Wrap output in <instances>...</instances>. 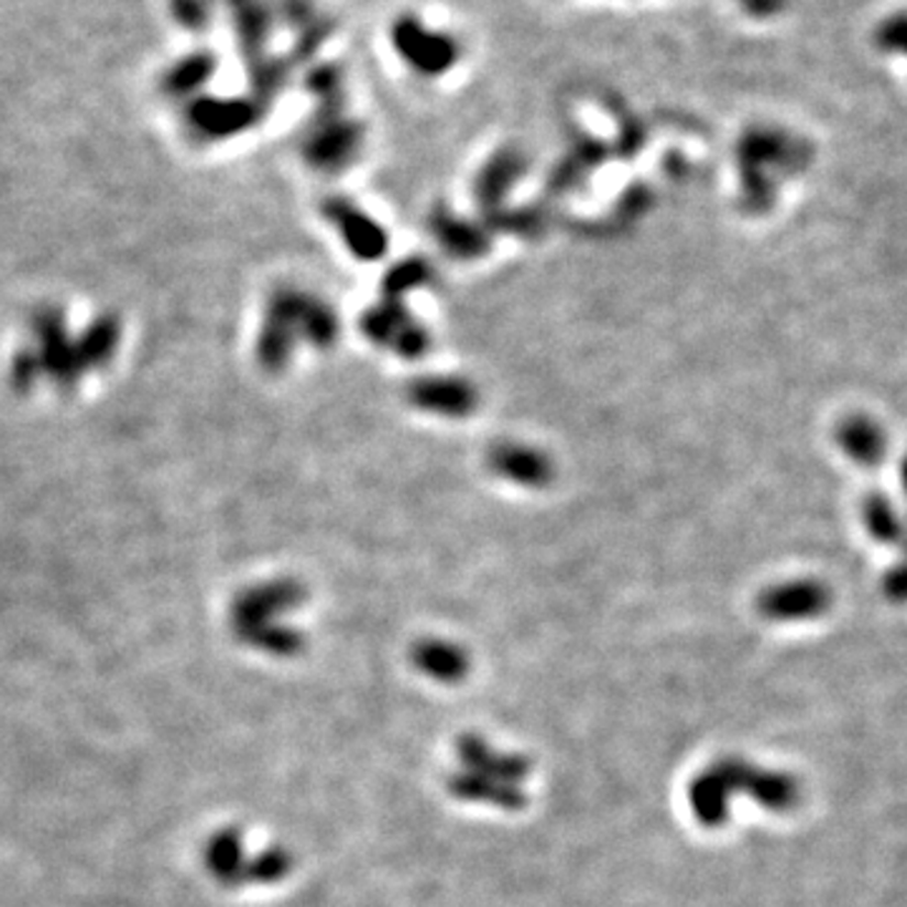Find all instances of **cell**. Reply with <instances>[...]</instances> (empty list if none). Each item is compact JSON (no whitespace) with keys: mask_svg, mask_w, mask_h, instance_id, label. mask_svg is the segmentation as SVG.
Masks as SVG:
<instances>
[{"mask_svg":"<svg viewBox=\"0 0 907 907\" xmlns=\"http://www.w3.org/2000/svg\"><path fill=\"white\" fill-rule=\"evenodd\" d=\"M736 794L752 797L758 807L774 815H789L801 805V784L789 772H776L739 756L719 758L691 782L688 805L706 830H719L731 817V799Z\"/></svg>","mask_w":907,"mask_h":907,"instance_id":"cell-1","label":"cell"},{"mask_svg":"<svg viewBox=\"0 0 907 907\" xmlns=\"http://www.w3.org/2000/svg\"><path fill=\"white\" fill-rule=\"evenodd\" d=\"M305 590L295 580L263 582L242 592L232 605V631L248 648L273 658H293L303 653L305 635L285 623L298 610Z\"/></svg>","mask_w":907,"mask_h":907,"instance_id":"cell-2","label":"cell"},{"mask_svg":"<svg viewBox=\"0 0 907 907\" xmlns=\"http://www.w3.org/2000/svg\"><path fill=\"white\" fill-rule=\"evenodd\" d=\"M207 875L225 889H242L250 885H277L293 872V854L285 848L248 854V842L238 827H222L209 837L203 852Z\"/></svg>","mask_w":907,"mask_h":907,"instance_id":"cell-3","label":"cell"},{"mask_svg":"<svg viewBox=\"0 0 907 907\" xmlns=\"http://www.w3.org/2000/svg\"><path fill=\"white\" fill-rule=\"evenodd\" d=\"M832 592L819 580H787L766 588L756 600L758 615L772 623L815 621L830 610Z\"/></svg>","mask_w":907,"mask_h":907,"instance_id":"cell-4","label":"cell"},{"mask_svg":"<svg viewBox=\"0 0 907 907\" xmlns=\"http://www.w3.org/2000/svg\"><path fill=\"white\" fill-rule=\"evenodd\" d=\"M457 756L467 772L492 776V779L517 784V787L532 774V762L527 756L500 752V748H494V744L479 734L459 736Z\"/></svg>","mask_w":907,"mask_h":907,"instance_id":"cell-5","label":"cell"},{"mask_svg":"<svg viewBox=\"0 0 907 907\" xmlns=\"http://www.w3.org/2000/svg\"><path fill=\"white\" fill-rule=\"evenodd\" d=\"M447 791L465 805H484L502 812H522L529 805L525 789L477 772H454L447 776Z\"/></svg>","mask_w":907,"mask_h":907,"instance_id":"cell-6","label":"cell"},{"mask_svg":"<svg viewBox=\"0 0 907 907\" xmlns=\"http://www.w3.org/2000/svg\"><path fill=\"white\" fill-rule=\"evenodd\" d=\"M412 404L436 416L461 418L477 408V389L457 376H426L408 389Z\"/></svg>","mask_w":907,"mask_h":907,"instance_id":"cell-7","label":"cell"},{"mask_svg":"<svg viewBox=\"0 0 907 907\" xmlns=\"http://www.w3.org/2000/svg\"><path fill=\"white\" fill-rule=\"evenodd\" d=\"M490 469L496 477L520 487H545L555 474L553 461L545 451L517 441L494 447L490 451Z\"/></svg>","mask_w":907,"mask_h":907,"instance_id":"cell-8","label":"cell"},{"mask_svg":"<svg viewBox=\"0 0 907 907\" xmlns=\"http://www.w3.org/2000/svg\"><path fill=\"white\" fill-rule=\"evenodd\" d=\"M412 663L418 674L439 684H459L469 674V653L444 638L418 641L412 648Z\"/></svg>","mask_w":907,"mask_h":907,"instance_id":"cell-9","label":"cell"},{"mask_svg":"<svg viewBox=\"0 0 907 907\" xmlns=\"http://www.w3.org/2000/svg\"><path fill=\"white\" fill-rule=\"evenodd\" d=\"M837 444L860 467H875L885 454V434L867 416L844 418L837 429Z\"/></svg>","mask_w":907,"mask_h":907,"instance_id":"cell-10","label":"cell"},{"mask_svg":"<svg viewBox=\"0 0 907 907\" xmlns=\"http://www.w3.org/2000/svg\"><path fill=\"white\" fill-rule=\"evenodd\" d=\"M328 212L340 227V232L346 234V242L351 245L356 255L376 258L386 250V234H383L369 217H363L359 209L348 207L346 203H336Z\"/></svg>","mask_w":907,"mask_h":907,"instance_id":"cell-11","label":"cell"},{"mask_svg":"<svg viewBox=\"0 0 907 907\" xmlns=\"http://www.w3.org/2000/svg\"><path fill=\"white\" fill-rule=\"evenodd\" d=\"M862 520H865L870 535L879 539V543L897 545L903 539L900 517H897L893 502L885 494L875 492L865 496V502H862Z\"/></svg>","mask_w":907,"mask_h":907,"instance_id":"cell-12","label":"cell"}]
</instances>
